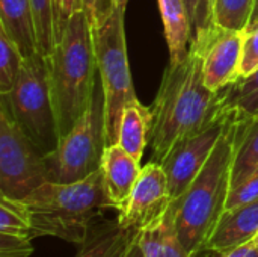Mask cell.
<instances>
[{
    "label": "cell",
    "instance_id": "cell-1",
    "mask_svg": "<svg viewBox=\"0 0 258 257\" xmlns=\"http://www.w3.org/2000/svg\"><path fill=\"white\" fill-rule=\"evenodd\" d=\"M224 89H209L203 74V50L190 44L187 56L168 64L151 114V161L160 164L175 144L207 127L227 109Z\"/></svg>",
    "mask_w": 258,
    "mask_h": 257
},
{
    "label": "cell",
    "instance_id": "cell-2",
    "mask_svg": "<svg viewBox=\"0 0 258 257\" xmlns=\"http://www.w3.org/2000/svg\"><path fill=\"white\" fill-rule=\"evenodd\" d=\"M239 126L240 118L231 108L227 126L207 164L186 192L171 204L177 235L190 253H207L210 236L225 212Z\"/></svg>",
    "mask_w": 258,
    "mask_h": 257
},
{
    "label": "cell",
    "instance_id": "cell-3",
    "mask_svg": "<svg viewBox=\"0 0 258 257\" xmlns=\"http://www.w3.org/2000/svg\"><path fill=\"white\" fill-rule=\"evenodd\" d=\"M48 79L59 136H65L89 108L97 88V59L92 27L83 9L65 24L60 39L47 58Z\"/></svg>",
    "mask_w": 258,
    "mask_h": 257
},
{
    "label": "cell",
    "instance_id": "cell-4",
    "mask_svg": "<svg viewBox=\"0 0 258 257\" xmlns=\"http://www.w3.org/2000/svg\"><path fill=\"white\" fill-rule=\"evenodd\" d=\"M21 201L35 238L53 236L71 244H83L97 218L110 208L101 170L73 183L48 180Z\"/></svg>",
    "mask_w": 258,
    "mask_h": 257
},
{
    "label": "cell",
    "instance_id": "cell-5",
    "mask_svg": "<svg viewBox=\"0 0 258 257\" xmlns=\"http://www.w3.org/2000/svg\"><path fill=\"white\" fill-rule=\"evenodd\" d=\"M125 12L113 8L110 17L92 29L95 59L100 83L104 94V129L106 144H118L119 124L124 109L138 100L127 56Z\"/></svg>",
    "mask_w": 258,
    "mask_h": 257
},
{
    "label": "cell",
    "instance_id": "cell-6",
    "mask_svg": "<svg viewBox=\"0 0 258 257\" xmlns=\"http://www.w3.org/2000/svg\"><path fill=\"white\" fill-rule=\"evenodd\" d=\"M0 103L45 156L56 150L60 136L45 56L35 53L24 59L12 91L0 94Z\"/></svg>",
    "mask_w": 258,
    "mask_h": 257
},
{
    "label": "cell",
    "instance_id": "cell-7",
    "mask_svg": "<svg viewBox=\"0 0 258 257\" xmlns=\"http://www.w3.org/2000/svg\"><path fill=\"white\" fill-rule=\"evenodd\" d=\"M106 145L104 94L100 83L89 108L71 130L59 139L56 150L45 156L48 180L73 183L97 173L101 168Z\"/></svg>",
    "mask_w": 258,
    "mask_h": 257
},
{
    "label": "cell",
    "instance_id": "cell-8",
    "mask_svg": "<svg viewBox=\"0 0 258 257\" xmlns=\"http://www.w3.org/2000/svg\"><path fill=\"white\" fill-rule=\"evenodd\" d=\"M45 182V155L0 103V195L23 200Z\"/></svg>",
    "mask_w": 258,
    "mask_h": 257
},
{
    "label": "cell",
    "instance_id": "cell-9",
    "mask_svg": "<svg viewBox=\"0 0 258 257\" xmlns=\"http://www.w3.org/2000/svg\"><path fill=\"white\" fill-rule=\"evenodd\" d=\"M230 115L231 108L227 106V109L207 127L175 144L160 162L168 177L172 201L178 200L186 192V189L204 168L227 126Z\"/></svg>",
    "mask_w": 258,
    "mask_h": 257
},
{
    "label": "cell",
    "instance_id": "cell-10",
    "mask_svg": "<svg viewBox=\"0 0 258 257\" xmlns=\"http://www.w3.org/2000/svg\"><path fill=\"white\" fill-rule=\"evenodd\" d=\"M172 204L169 183L163 167L154 161L142 167L141 176L118 212V221L122 227L142 232L160 223Z\"/></svg>",
    "mask_w": 258,
    "mask_h": 257
},
{
    "label": "cell",
    "instance_id": "cell-11",
    "mask_svg": "<svg viewBox=\"0 0 258 257\" xmlns=\"http://www.w3.org/2000/svg\"><path fill=\"white\" fill-rule=\"evenodd\" d=\"M243 41L245 30L218 27L207 42L200 47L203 50L204 82L209 89L219 92L242 77Z\"/></svg>",
    "mask_w": 258,
    "mask_h": 257
},
{
    "label": "cell",
    "instance_id": "cell-12",
    "mask_svg": "<svg viewBox=\"0 0 258 257\" xmlns=\"http://www.w3.org/2000/svg\"><path fill=\"white\" fill-rule=\"evenodd\" d=\"M100 170L110 209L119 212L141 176V162L130 156L119 144H112L104 148Z\"/></svg>",
    "mask_w": 258,
    "mask_h": 257
},
{
    "label": "cell",
    "instance_id": "cell-13",
    "mask_svg": "<svg viewBox=\"0 0 258 257\" xmlns=\"http://www.w3.org/2000/svg\"><path fill=\"white\" fill-rule=\"evenodd\" d=\"M258 235V200L227 209L207 244V253H221L252 242Z\"/></svg>",
    "mask_w": 258,
    "mask_h": 257
},
{
    "label": "cell",
    "instance_id": "cell-14",
    "mask_svg": "<svg viewBox=\"0 0 258 257\" xmlns=\"http://www.w3.org/2000/svg\"><path fill=\"white\" fill-rule=\"evenodd\" d=\"M139 233L122 227L118 218L95 223L76 257H127Z\"/></svg>",
    "mask_w": 258,
    "mask_h": 257
},
{
    "label": "cell",
    "instance_id": "cell-15",
    "mask_svg": "<svg viewBox=\"0 0 258 257\" xmlns=\"http://www.w3.org/2000/svg\"><path fill=\"white\" fill-rule=\"evenodd\" d=\"M0 29L24 58L39 53L30 0H0Z\"/></svg>",
    "mask_w": 258,
    "mask_h": 257
},
{
    "label": "cell",
    "instance_id": "cell-16",
    "mask_svg": "<svg viewBox=\"0 0 258 257\" xmlns=\"http://www.w3.org/2000/svg\"><path fill=\"white\" fill-rule=\"evenodd\" d=\"M163 23V32L169 50V64H180L192 44V23L183 0H157Z\"/></svg>",
    "mask_w": 258,
    "mask_h": 257
},
{
    "label": "cell",
    "instance_id": "cell-17",
    "mask_svg": "<svg viewBox=\"0 0 258 257\" xmlns=\"http://www.w3.org/2000/svg\"><path fill=\"white\" fill-rule=\"evenodd\" d=\"M138 245L144 257H207L209 254H195L184 247L177 235L171 208L160 223L139 233Z\"/></svg>",
    "mask_w": 258,
    "mask_h": 257
},
{
    "label": "cell",
    "instance_id": "cell-18",
    "mask_svg": "<svg viewBox=\"0 0 258 257\" xmlns=\"http://www.w3.org/2000/svg\"><path fill=\"white\" fill-rule=\"evenodd\" d=\"M151 123V108L144 106L139 98L125 106L119 124L118 144L138 162H141L144 150L150 142Z\"/></svg>",
    "mask_w": 258,
    "mask_h": 257
},
{
    "label": "cell",
    "instance_id": "cell-19",
    "mask_svg": "<svg viewBox=\"0 0 258 257\" xmlns=\"http://www.w3.org/2000/svg\"><path fill=\"white\" fill-rule=\"evenodd\" d=\"M240 118V117H239ZM258 168V117L240 118L231 170V188L242 183Z\"/></svg>",
    "mask_w": 258,
    "mask_h": 257
},
{
    "label": "cell",
    "instance_id": "cell-20",
    "mask_svg": "<svg viewBox=\"0 0 258 257\" xmlns=\"http://www.w3.org/2000/svg\"><path fill=\"white\" fill-rule=\"evenodd\" d=\"M227 105L240 118L258 117V70L224 89Z\"/></svg>",
    "mask_w": 258,
    "mask_h": 257
},
{
    "label": "cell",
    "instance_id": "cell-21",
    "mask_svg": "<svg viewBox=\"0 0 258 257\" xmlns=\"http://www.w3.org/2000/svg\"><path fill=\"white\" fill-rule=\"evenodd\" d=\"M258 0H215L213 15L218 27L246 30L251 24Z\"/></svg>",
    "mask_w": 258,
    "mask_h": 257
},
{
    "label": "cell",
    "instance_id": "cell-22",
    "mask_svg": "<svg viewBox=\"0 0 258 257\" xmlns=\"http://www.w3.org/2000/svg\"><path fill=\"white\" fill-rule=\"evenodd\" d=\"M0 233L33 239L30 214L21 200L0 195Z\"/></svg>",
    "mask_w": 258,
    "mask_h": 257
},
{
    "label": "cell",
    "instance_id": "cell-23",
    "mask_svg": "<svg viewBox=\"0 0 258 257\" xmlns=\"http://www.w3.org/2000/svg\"><path fill=\"white\" fill-rule=\"evenodd\" d=\"M24 59L20 48L0 29V94L12 91L21 73Z\"/></svg>",
    "mask_w": 258,
    "mask_h": 257
},
{
    "label": "cell",
    "instance_id": "cell-24",
    "mask_svg": "<svg viewBox=\"0 0 258 257\" xmlns=\"http://www.w3.org/2000/svg\"><path fill=\"white\" fill-rule=\"evenodd\" d=\"M39 53L48 58L54 50V0H30Z\"/></svg>",
    "mask_w": 258,
    "mask_h": 257
},
{
    "label": "cell",
    "instance_id": "cell-25",
    "mask_svg": "<svg viewBox=\"0 0 258 257\" xmlns=\"http://www.w3.org/2000/svg\"><path fill=\"white\" fill-rule=\"evenodd\" d=\"M192 23V44L203 47L218 29L213 15L215 0H183Z\"/></svg>",
    "mask_w": 258,
    "mask_h": 257
},
{
    "label": "cell",
    "instance_id": "cell-26",
    "mask_svg": "<svg viewBox=\"0 0 258 257\" xmlns=\"http://www.w3.org/2000/svg\"><path fill=\"white\" fill-rule=\"evenodd\" d=\"M255 200H258V168L254 173H251L242 183L230 189L225 211Z\"/></svg>",
    "mask_w": 258,
    "mask_h": 257
},
{
    "label": "cell",
    "instance_id": "cell-27",
    "mask_svg": "<svg viewBox=\"0 0 258 257\" xmlns=\"http://www.w3.org/2000/svg\"><path fill=\"white\" fill-rule=\"evenodd\" d=\"M258 70V21L251 23L245 30L243 56H242V77H246Z\"/></svg>",
    "mask_w": 258,
    "mask_h": 257
},
{
    "label": "cell",
    "instance_id": "cell-28",
    "mask_svg": "<svg viewBox=\"0 0 258 257\" xmlns=\"http://www.w3.org/2000/svg\"><path fill=\"white\" fill-rule=\"evenodd\" d=\"M30 238L3 235L0 233V256L3 257H27L32 254L33 247Z\"/></svg>",
    "mask_w": 258,
    "mask_h": 257
},
{
    "label": "cell",
    "instance_id": "cell-29",
    "mask_svg": "<svg viewBox=\"0 0 258 257\" xmlns=\"http://www.w3.org/2000/svg\"><path fill=\"white\" fill-rule=\"evenodd\" d=\"M80 2H82V9L85 11L92 29L100 26L103 21H106L113 11L112 0H80Z\"/></svg>",
    "mask_w": 258,
    "mask_h": 257
},
{
    "label": "cell",
    "instance_id": "cell-30",
    "mask_svg": "<svg viewBox=\"0 0 258 257\" xmlns=\"http://www.w3.org/2000/svg\"><path fill=\"white\" fill-rule=\"evenodd\" d=\"M79 9H82L80 0H54V39L56 42L60 39L65 24L70 20V17Z\"/></svg>",
    "mask_w": 258,
    "mask_h": 257
},
{
    "label": "cell",
    "instance_id": "cell-31",
    "mask_svg": "<svg viewBox=\"0 0 258 257\" xmlns=\"http://www.w3.org/2000/svg\"><path fill=\"white\" fill-rule=\"evenodd\" d=\"M213 257H258V247L252 241V242H248L245 245H240V247L228 250V251L213 253Z\"/></svg>",
    "mask_w": 258,
    "mask_h": 257
},
{
    "label": "cell",
    "instance_id": "cell-32",
    "mask_svg": "<svg viewBox=\"0 0 258 257\" xmlns=\"http://www.w3.org/2000/svg\"><path fill=\"white\" fill-rule=\"evenodd\" d=\"M112 5H113V8H116V9L125 12L127 5H128V0H112Z\"/></svg>",
    "mask_w": 258,
    "mask_h": 257
},
{
    "label": "cell",
    "instance_id": "cell-33",
    "mask_svg": "<svg viewBox=\"0 0 258 257\" xmlns=\"http://www.w3.org/2000/svg\"><path fill=\"white\" fill-rule=\"evenodd\" d=\"M139 238V236H138ZM127 257H144L142 256V251H141V248H139V245H138V241L135 242V245L132 247V250H130V253H128V256Z\"/></svg>",
    "mask_w": 258,
    "mask_h": 257
},
{
    "label": "cell",
    "instance_id": "cell-34",
    "mask_svg": "<svg viewBox=\"0 0 258 257\" xmlns=\"http://www.w3.org/2000/svg\"><path fill=\"white\" fill-rule=\"evenodd\" d=\"M254 21H258V2H257V6H255V11H254V15H252L251 23H254Z\"/></svg>",
    "mask_w": 258,
    "mask_h": 257
},
{
    "label": "cell",
    "instance_id": "cell-35",
    "mask_svg": "<svg viewBox=\"0 0 258 257\" xmlns=\"http://www.w3.org/2000/svg\"><path fill=\"white\" fill-rule=\"evenodd\" d=\"M254 242H255V244H257V247H258V235H257V238H255V239H254Z\"/></svg>",
    "mask_w": 258,
    "mask_h": 257
},
{
    "label": "cell",
    "instance_id": "cell-36",
    "mask_svg": "<svg viewBox=\"0 0 258 257\" xmlns=\"http://www.w3.org/2000/svg\"><path fill=\"white\" fill-rule=\"evenodd\" d=\"M0 257H3V256H0Z\"/></svg>",
    "mask_w": 258,
    "mask_h": 257
}]
</instances>
